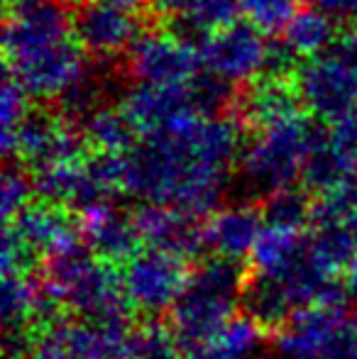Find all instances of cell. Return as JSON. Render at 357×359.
Wrapping results in <instances>:
<instances>
[{"label": "cell", "mask_w": 357, "mask_h": 359, "mask_svg": "<svg viewBox=\"0 0 357 359\" xmlns=\"http://www.w3.org/2000/svg\"><path fill=\"white\" fill-rule=\"evenodd\" d=\"M243 149V120L203 118L191 110L142 135V142L125 154V196L208 217L223 205Z\"/></svg>", "instance_id": "1"}, {"label": "cell", "mask_w": 357, "mask_h": 359, "mask_svg": "<svg viewBox=\"0 0 357 359\" xmlns=\"http://www.w3.org/2000/svg\"><path fill=\"white\" fill-rule=\"evenodd\" d=\"M5 74L29 98L59 95L88 69L83 47L74 34V15L62 0H20L8 8L3 29Z\"/></svg>", "instance_id": "2"}, {"label": "cell", "mask_w": 357, "mask_h": 359, "mask_svg": "<svg viewBox=\"0 0 357 359\" xmlns=\"http://www.w3.org/2000/svg\"><path fill=\"white\" fill-rule=\"evenodd\" d=\"M42 281L47 291L74 318L90 323L133 318L123 286V266L98 259L88 245L74 247L44 259Z\"/></svg>", "instance_id": "3"}, {"label": "cell", "mask_w": 357, "mask_h": 359, "mask_svg": "<svg viewBox=\"0 0 357 359\" xmlns=\"http://www.w3.org/2000/svg\"><path fill=\"white\" fill-rule=\"evenodd\" d=\"M248 274V262L218 255L201 259L191 269L184 291L167 313L186 352L215 337L225 323L238 316Z\"/></svg>", "instance_id": "4"}, {"label": "cell", "mask_w": 357, "mask_h": 359, "mask_svg": "<svg viewBox=\"0 0 357 359\" xmlns=\"http://www.w3.org/2000/svg\"><path fill=\"white\" fill-rule=\"evenodd\" d=\"M325 130L321 120L311 123L304 113L257 130L240 156V181L248 194L262 201L274 191L296 186L306 154Z\"/></svg>", "instance_id": "5"}, {"label": "cell", "mask_w": 357, "mask_h": 359, "mask_svg": "<svg viewBox=\"0 0 357 359\" xmlns=\"http://www.w3.org/2000/svg\"><path fill=\"white\" fill-rule=\"evenodd\" d=\"M276 359H357V311L301 308L276 332Z\"/></svg>", "instance_id": "6"}, {"label": "cell", "mask_w": 357, "mask_h": 359, "mask_svg": "<svg viewBox=\"0 0 357 359\" xmlns=\"http://www.w3.org/2000/svg\"><path fill=\"white\" fill-rule=\"evenodd\" d=\"M133 318L90 323L64 316L37 330L29 359H123L130 350Z\"/></svg>", "instance_id": "7"}, {"label": "cell", "mask_w": 357, "mask_h": 359, "mask_svg": "<svg viewBox=\"0 0 357 359\" xmlns=\"http://www.w3.org/2000/svg\"><path fill=\"white\" fill-rule=\"evenodd\" d=\"M191 266L172 252L142 247L123 264V286L130 306L147 318L169 313L189 281Z\"/></svg>", "instance_id": "8"}, {"label": "cell", "mask_w": 357, "mask_h": 359, "mask_svg": "<svg viewBox=\"0 0 357 359\" xmlns=\"http://www.w3.org/2000/svg\"><path fill=\"white\" fill-rule=\"evenodd\" d=\"M90 147L81 128L52 110H29L18 130L15 156L29 174H39L59 164H72L83 159Z\"/></svg>", "instance_id": "9"}, {"label": "cell", "mask_w": 357, "mask_h": 359, "mask_svg": "<svg viewBox=\"0 0 357 359\" xmlns=\"http://www.w3.org/2000/svg\"><path fill=\"white\" fill-rule=\"evenodd\" d=\"M304 108L321 123H338L357 110V72L338 52L306 59L294 76Z\"/></svg>", "instance_id": "10"}, {"label": "cell", "mask_w": 357, "mask_h": 359, "mask_svg": "<svg viewBox=\"0 0 357 359\" xmlns=\"http://www.w3.org/2000/svg\"><path fill=\"white\" fill-rule=\"evenodd\" d=\"M128 72L140 83L189 86L201 72V49L179 32H140L128 49Z\"/></svg>", "instance_id": "11"}, {"label": "cell", "mask_w": 357, "mask_h": 359, "mask_svg": "<svg viewBox=\"0 0 357 359\" xmlns=\"http://www.w3.org/2000/svg\"><path fill=\"white\" fill-rule=\"evenodd\" d=\"M267 39L255 25L230 22L228 27L215 29L201 44L203 72L225 79L235 86H248L264 74L267 62Z\"/></svg>", "instance_id": "12"}, {"label": "cell", "mask_w": 357, "mask_h": 359, "mask_svg": "<svg viewBox=\"0 0 357 359\" xmlns=\"http://www.w3.org/2000/svg\"><path fill=\"white\" fill-rule=\"evenodd\" d=\"M133 213L144 247L172 252L189 264H198L208 252L206 222L201 217L157 203H142Z\"/></svg>", "instance_id": "13"}, {"label": "cell", "mask_w": 357, "mask_h": 359, "mask_svg": "<svg viewBox=\"0 0 357 359\" xmlns=\"http://www.w3.org/2000/svg\"><path fill=\"white\" fill-rule=\"evenodd\" d=\"M74 34L83 52L95 59L128 54L133 42L140 37V22L135 13L120 10L103 0H88L74 15Z\"/></svg>", "instance_id": "14"}, {"label": "cell", "mask_w": 357, "mask_h": 359, "mask_svg": "<svg viewBox=\"0 0 357 359\" xmlns=\"http://www.w3.org/2000/svg\"><path fill=\"white\" fill-rule=\"evenodd\" d=\"M79 217H81L83 242L98 259L123 266L130 257H135L144 247L137 222H135V213L118 208V203L93 205Z\"/></svg>", "instance_id": "15"}, {"label": "cell", "mask_w": 357, "mask_h": 359, "mask_svg": "<svg viewBox=\"0 0 357 359\" xmlns=\"http://www.w3.org/2000/svg\"><path fill=\"white\" fill-rule=\"evenodd\" d=\"M8 222L37 250L42 259L83 245L79 213L42 198H34L22 213Z\"/></svg>", "instance_id": "16"}, {"label": "cell", "mask_w": 357, "mask_h": 359, "mask_svg": "<svg viewBox=\"0 0 357 359\" xmlns=\"http://www.w3.org/2000/svg\"><path fill=\"white\" fill-rule=\"evenodd\" d=\"M264 230L262 210L255 203H228L206 217L208 252L228 259H250Z\"/></svg>", "instance_id": "17"}, {"label": "cell", "mask_w": 357, "mask_h": 359, "mask_svg": "<svg viewBox=\"0 0 357 359\" xmlns=\"http://www.w3.org/2000/svg\"><path fill=\"white\" fill-rule=\"evenodd\" d=\"M120 108L130 118V123L137 128L140 135L154 133L177 120L179 115L194 110L189 98V86H154L140 83V81L123 90Z\"/></svg>", "instance_id": "18"}, {"label": "cell", "mask_w": 357, "mask_h": 359, "mask_svg": "<svg viewBox=\"0 0 357 359\" xmlns=\"http://www.w3.org/2000/svg\"><path fill=\"white\" fill-rule=\"evenodd\" d=\"M301 108H304V103H301L294 79L264 76V79L248 83L240 93L238 118L243 120L245 128H252L257 133L269 125L296 118V115H301Z\"/></svg>", "instance_id": "19"}, {"label": "cell", "mask_w": 357, "mask_h": 359, "mask_svg": "<svg viewBox=\"0 0 357 359\" xmlns=\"http://www.w3.org/2000/svg\"><path fill=\"white\" fill-rule=\"evenodd\" d=\"M240 313L252 318L255 323H260L264 330L274 335L291 320L296 308L279 281L262 271L250 269L248 281L243 286V296H240Z\"/></svg>", "instance_id": "20"}, {"label": "cell", "mask_w": 357, "mask_h": 359, "mask_svg": "<svg viewBox=\"0 0 357 359\" xmlns=\"http://www.w3.org/2000/svg\"><path fill=\"white\" fill-rule=\"evenodd\" d=\"M353 179H357V174L345 164V159L330 142V130H325L318 137V142L306 154L304 169H301V186L311 196L321 198V196L340 189Z\"/></svg>", "instance_id": "21"}, {"label": "cell", "mask_w": 357, "mask_h": 359, "mask_svg": "<svg viewBox=\"0 0 357 359\" xmlns=\"http://www.w3.org/2000/svg\"><path fill=\"white\" fill-rule=\"evenodd\" d=\"M79 128L90 151H105V154H128L137 144L140 135L123 108H110V105H100Z\"/></svg>", "instance_id": "22"}, {"label": "cell", "mask_w": 357, "mask_h": 359, "mask_svg": "<svg viewBox=\"0 0 357 359\" xmlns=\"http://www.w3.org/2000/svg\"><path fill=\"white\" fill-rule=\"evenodd\" d=\"M47 288L37 274H3L0 313L5 327H34V318L42 306Z\"/></svg>", "instance_id": "23"}, {"label": "cell", "mask_w": 357, "mask_h": 359, "mask_svg": "<svg viewBox=\"0 0 357 359\" xmlns=\"http://www.w3.org/2000/svg\"><path fill=\"white\" fill-rule=\"evenodd\" d=\"M281 39L299 54L301 59H311L325 54L335 39L333 15L318 8H301L294 13L291 22L281 32Z\"/></svg>", "instance_id": "24"}, {"label": "cell", "mask_w": 357, "mask_h": 359, "mask_svg": "<svg viewBox=\"0 0 357 359\" xmlns=\"http://www.w3.org/2000/svg\"><path fill=\"white\" fill-rule=\"evenodd\" d=\"M316 198L304 186H286L260 201L264 227L289 232H304L314 220Z\"/></svg>", "instance_id": "25"}, {"label": "cell", "mask_w": 357, "mask_h": 359, "mask_svg": "<svg viewBox=\"0 0 357 359\" xmlns=\"http://www.w3.org/2000/svg\"><path fill=\"white\" fill-rule=\"evenodd\" d=\"M184 352L186 350L174 327L159 316L147 318L144 323L135 325L133 335H130L128 357L133 359H181Z\"/></svg>", "instance_id": "26"}, {"label": "cell", "mask_w": 357, "mask_h": 359, "mask_svg": "<svg viewBox=\"0 0 357 359\" xmlns=\"http://www.w3.org/2000/svg\"><path fill=\"white\" fill-rule=\"evenodd\" d=\"M240 10L238 0H196L194 8L184 15V18L174 20L179 22V34L194 42L196 34L208 37L215 29L228 27L230 22H235V15Z\"/></svg>", "instance_id": "27"}, {"label": "cell", "mask_w": 357, "mask_h": 359, "mask_svg": "<svg viewBox=\"0 0 357 359\" xmlns=\"http://www.w3.org/2000/svg\"><path fill=\"white\" fill-rule=\"evenodd\" d=\"M27 115H29V93L13 76L5 74L3 93H0V144H3V154L8 161H13L15 156L18 130Z\"/></svg>", "instance_id": "28"}, {"label": "cell", "mask_w": 357, "mask_h": 359, "mask_svg": "<svg viewBox=\"0 0 357 359\" xmlns=\"http://www.w3.org/2000/svg\"><path fill=\"white\" fill-rule=\"evenodd\" d=\"M34 198H37L34 176L22 164L8 161L3 179H0V213H3V222L18 217Z\"/></svg>", "instance_id": "29"}, {"label": "cell", "mask_w": 357, "mask_h": 359, "mask_svg": "<svg viewBox=\"0 0 357 359\" xmlns=\"http://www.w3.org/2000/svg\"><path fill=\"white\" fill-rule=\"evenodd\" d=\"M44 259L32 245L15 230L10 222H3V240H0V269L3 274H37Z\"/></svg>", "instance_id": "30"}, {"label": "cell", "mask_w": 357, "mask_h": 359, "mask_svg": "<svg viewBox=\"0 0 357 359\" xmlns=\"http://www.w3.org/2000/svg\"><path fill=\"white\" fill-rule=\"evenodd\" d=\"M299 0H240L245 20L264 34L284 32L296 13Z\"/></svg>", "instance_id": "31"}, {"label": "cell", "mask_w": 357, "mask_h": 359, "mask_svg": "<svg viewBox=\"0 0 357 359\" xmlns=\"http://www.w3.org/2000/svg\"><path fill=\"white\" fill-rule=\"evenodd\" d=\"M330 142L345 159V164L357 174V110L330 125Z\"/></svg>", "instance_id": "32"}, {"label": "cell", "mask_w": 357, "mask_h": 359, "mask_svg": "<svg viewBox=\"0 0 357 359\" xmlns=\"http://www.w3.org/2000/svg\"><path fill=\"white\" fill-rule=\"evenodd\" d=\"M196 0H149V8L157 18L164 20H179L194 8Z\"/></svg>", "instance_id": "33"}, {"label": "cell", "mask_w": 357, "mask_h": 359, "mask_svg": "<svg viewBox=\"0 0 357 359\" xmlns=\"http://www.w3.org/2000/svg\"><path fill=\"white\" fill-rule=\"evenodd\" d=\"M299 3L309 5V8L325 10L330 15H353L355 0H299Z\"/></svg>", "instance_id": "34"}, {"label": "cell", "mask_w": 357, "mask_h": 359, "mask_svg": "<svg viewBox=\"0 0 357 359\" xmlns=\"http://www.w3.org/2000/svg\"><path fill=\"white\" fill-rule=\"evenodd\" d=\"M338 54L357 72V27L343 34V39L338 44Z\"/></svg>", "instance_id": "35"}, {"label": "cell", "mask_w": 357, "mask_h": 359, "mask_svg": "<svg viewBox=\"0 0 357 359\" xmlns=\"http://www.w3.org/2000/svg\"><path fill=\"white\" fill-rule=\"evenodd\" d=\"M343 281H345V291H348V298L355 303V311H357V259L343 271Z\"/></svg>", "instance_id": "36"}, {"label": "cell", "mask_w": 357, "mask_h": 359, "mask_svg": "<svg viewBox=\"0 0 357 359\" xmlns=\"http://www.w3.org/2000/svg\"><path fill=\"white\" fill-rule=\"evenodd\" d=\"M108 5H115L120 10H128V13H137L142 8H149V0H103Z\"/></svg>", "instance_id": "37"}, {"label": "cell", "mask_w": 357, "mask_h": 359, "mask_svg": "<svg viewBox=\"0 0 357 359\" xmlns=\"http://www.w3.org/2000/svg\"><path fill=\"white\" fill-rule=\"evenodd\" d=\"M243 359H276V355H264V352H257V355H250V357H243Z\"/></svg>", "instance_id": "38"}, {"label": "cell", "mask_w": 357, "mask_h": 359, "mask_svg": "<svg viewBox=\"0 0 357 359\" xmlns=\"http://www.w3.org/2000/svg\"><path fill=\"white\" fill-rule=\"evenodd\" d=\"M353 15H355V18H357V0H355V8H353Z\"/></svg>", "instance_id": "39"}, {"label": "cell", "mask_w": 357, "mask_h": 359, "mask_svg": "<svg viewBox=\"0 0 357 359\" xmlns=\"http://www.w3.org/2000/svg\"><path fill=\"white\" fill-rule=\"evenodd\" d=\"M123 359H133V357H123Z\"/></svg>", "instance_id": "40"}, {"label": "cell", "mask_w": 357, "mask_h": 359, "mask_svg": "<svg viewBox=\"0 0 357 359\" xmlns=\"http://www.w3.org/2000/svg\"><path fill=\"white\" fill-rule=\"evenodd\" d=\"M62 3H67V0H62Z\"/></svg>", "instance_id": "41"}]
</instances>
